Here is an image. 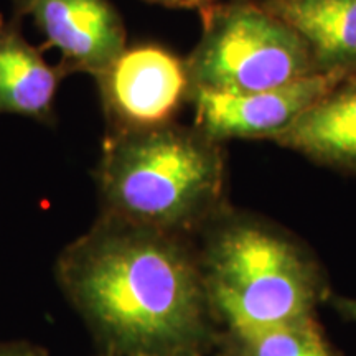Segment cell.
Here are the masks:
<instances>
[{
	"label": "cell",
	"mask_w": 356,
	"mask_h": 356,
	"mask_svg": "<svg viewBox=\"0 0 356 356\" xmlns=\"http://www.w3.org/2000/svg\"><path fill=\"white\" fill-rule=\"evenodd\" d=\"M60 66L44 61L42 51L24 38L20 19L0 13V114L55 122V101L61 79Z\"/></svg>",
	"instance_id": "9c48e42d"
},
{
	"label": "cell",
	"mask_w": 356,
	"mask_h": 356,
	"mask_svg": "<svg viewBox=\"0 0 356 356\" xmlns=\"http://www.w3.org/2000/svg\"><path fill=\"white\" fill-rule=\"evenodd\" d=\"M309 47L318 73L356 68V0H259Z\"/></svg>",
	"instance_id": "30bf717a"
},
{
	"label": "cell",
	"mask_w": 356,
	"mask_h": 356,
	"mask_svg": "<svg viewBox=\"0 0 356 356\" xmlns=\"http://www.w3.org/2000/svg\"><path fill=\"white\" fill-rule=\"evenodd\" d=\"M314 317L229 332L236 356H335Z\"/></svg>",
	"instance_id": "8fae6325"
},
{
	"label": "cell",
	"mask_w": 356,
	"mask_h": 356,
	"mask_svg": "<svg viewBox=\"0 0 356 356\" xmlns=\"http://www.w3.org/2000/svg\"><path fill=\"white\" fill-rule=\"evenodd\" d=\"M210 2H218V0H210Z\"/></svg>",
	"instance_id": "2e32d148"
},
{
	"label": "cell",
	"mask_w": 356,
	"mask_h": 356,
	"mask_svg": "<svg viewBox=\"0 0 356 356\" xmlns=\"http://www.w3.org/2000/svg\"><path fill=\"white\" fill-rule=\"evenodd\" d=\"M101 356H111V355H106V353H102V355H101Z\"/></svg>",
	"instance_id": "9a60e30c"
},
{
	"label": "cell",
	"mask_w": 356,
	"mask_h": 356,
	"mask_svg": "<svg viewBox=\"0 0 356 356\" xmlns=\"http://www.w3.org/2000/svg\"><path fill=\"white\" fill-rule=\"evenodd\" d=\"M0 356H48L43 346L32 341H0Z\"/></svg>",
	"instance_id": "7c38bea8"
},
{
	"label": "cell",
	"mask_w": 356,
	"mask_h": 356,
	"mask_svg": "<svg viewBox=\"0 0 356 356\" xmlns=\"http://www.w3.org/2000/svg\"><path fill=\"white\" fill-rule=\"evenodd\" d=\"M273 142L320 165L356 173V68Z\"/></svg>",
	"instance_id": "ba28073f"
},
{
	"label": "cell",
	"mask_w": 356,
	"mask_h": 356,
	"mask_svg": "<svg viewBox=\"0 0 356 356\" xmlns=\"http://www.w3.org/2000/svg\"><path fill=\"white\" fill-rule=\"evenodd\" d=\"M346 73L348 71L314 73L284 86L239 95L191 89L193 126L221 144L229 139L274 140Z\"/></svg>",
	"instance_id": "8992f818"
},
{
	"label": "cell",
	"mask_w": 356,
	"mask_h": 356,
	"mask_svg": "<svg viewBox=\"0 0 356 356\" xmlns=\"http://www.w3.org/2000/svg\"><path fill=\"white\" fill-rule=\"evenodd\" d=\"M203 229L204 284L213 314L228 332L315 315L323 282L293 239L226 207Z\"/></svg>",
	"instance_id": "3957f363"
},
{
	"label": "cell",
	"mask_w": 356,
	"mask_h": 356,
	"mask_svg": "<svg viewBox=\"0 0 356 356\" xmlns=\"http://www.w3.org/2000/svg\"><path fill=\"white\" fill-rule=\"evenodd\" d=\"M333 305L340 312L341 317L356 323V299H348V297H335Z\"/></svg>",
	"instance_id": "5bb4252c"
},
{
	"label": "cell",
	"mask_w": 356,
	"mask_h": 356,
	"mask_svg": "<svg viewBox=\"0 0 356 356\" xmlns=\"http://www.w3.org/2000/svg\"><path fill=\"white\" fill-rule=\"evenodd\" d=\"M200 17L202 35L186 58L191 89L256 92L318 73L300 35L259 0H218Z\"/></svg>",
	"instance_id": "277c9868"
},
{
	"label": "cell",
	"mask_w": 356,
	"mask_h": 356,
	"mask_svg": "<svg viewBox=\"0 0 356 356\" xmlns=\"http://www.w3.org/2000/svg\"><path fill=\"white\" fill-rule=\"evenodd\" d=\"M145 2L157 3V6H163L168 8H190V10H202L211 3L210 0H145Z\"/></svg>",
	"instance_id": "4fadbf2b"
},
{
	"label": "cell",
	"mask_w": 356,
	"mask_h": 356,
	"mask_svg": "<svg viewBox=\"0 0 356 356\" xmlns=\"http://www.w3.org/2000/svg\"><path fill=\"white\" fill-rule=\"evenodd\" d=\"M92 177L99 213L163 233L204 228L225 208L222 144L195 126L106 129Z\"/></svg>",
	"instance_id": "7a4b0ae2"
},
{
	"label": "cell",
	"mask_w": 356,
	"mask_h": 356,
	"mask_svg": "<svg viewBox=\"0 0 356 356\" xmlns=\"http://www.w3.org/2000/svg\"><path fill=\"white\" fill-rule=\"evenodd\" d=\"M15 17H30L47 47L60 51L66 76L101 74L127 48L122 17L111 0H10Z\"/></svg>",
	"instance_id": "52a82bcc"
},
{
	"label": "cell",
	"mask_w": 356,
	"mask_h": 356,
	"mask_svg": "<svg viewBox=\"0 0 356 356\" xmlns=\"http://www.w3.org/2000/svg\"><path fill=\"white\" fill-rule=\"evenodd\" d=\"M95 81L108 131L165 126L190 102L186 60L162 44L127 47Z\"/></svg>",
	"instance_id": "5b68a950"
},
{
	"label": "cell",
	"mask_w": 356,
	"mask_h": 356,
	"mask_svg": "<svg viewBox=\"0 0 356 356\" xmlns=\"http://www.w3.org/2000/svg\"><path fill=\"white\" fill-rule=\"evenodd\" d=\"M61 292L106 355L200 356L213 314L184 236L99 213L55 262Z\"/></svg>",
	"instance_id": "6da1fadb"
}]
</instances>
